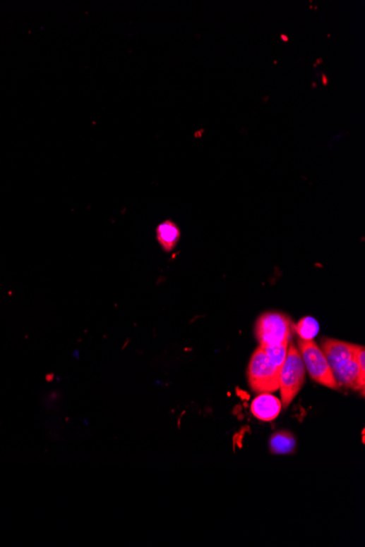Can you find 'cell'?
Instances as JSON below:
<instances>
[{
    "mask_svg": "<svg viewBox=\"0 0 365 547\" xmlns=\"http://www.w3.org/2000/svg\"><path fill=\"white\" fill-rule=\"evenodd\" d=\"M304 381V363H303L300 352L290 341L286 359L281 366L280 377H279V388H280L281 391L282 407H288L292 403L294 398L300 393Z\"/></svg>",
    "mask_w": 365,
    "mask_h": 547,
    "instance_id": "6da1fadb",
    "label": "cell"
},
{
    "mask_svg": "<svg viewBox=\"0 0 365 547\" xmlns=\"http://www.w3.org/2000/svg\"><path fill=\"white\" fill-rule=\"evenodd\" d=\"M280 368L273 365L264 349L255 350L247 367L249 387L257 393H271L279 389Z\"/></svg>",
    "mask_w": 365,
    "mask_h": 547,
    "instance_id": "7a4b0ae2",
    "label": "cell"
},
{
    "mask_svg": "<svg viewBox=\"0 0 365 547\" xmlns=\"http://www.w3.org/2000/svg\"><path fill=\"white\" fill-rule=\"evenodd\" d=\"M298 344L304 367L313 381L330 389H337L338 383L322 349L313 340L300 339Z\"/></svg>",
    "mask_w": 365,
    "mask_h": 547,
    "instance_id": "3957f363",
    "label": "cell"
},
{
    "mask_svg": "<svg viewBox=\"0 0 365 547\" xmlns=\"http://www.w3.org/2000/svg\"><path fill=\"white\" fill-rule=\"evenodd\" d=\"M292 321L281 312H265L255 324V337L261 345H273L291 340Z\"/></svg>",
    "mask_w": 365,
    "mask_h": 547,
    "instance_id": "277c9868",
    "label": "cell"
},
{
    "mask_svg": "<svg viewBox=\"0 0 365 547\" xmlns=\"http://www.w3.org/2000/svg\"><path fill=\"white\" fill-rule=\"evenodd\" d=\"M357 344L340 341L336 339H323L322 351L332 368L333 374H336L346 367L356 357Z\"/></svg>",
    "mask_w": 365,
    "mask_h": 547,
    "instance_id": "5b68a950",
    "label": "cell"
},
{
    "mask_svg": "<svg viewBox=\"0 0 365 547\" xmlns=\"http://www.w3.org/2000/svg\"><path fill=\"white\" fill-rule=\"evenodd\" d=\"M282 410L280 400L271 393H259L251 405L252 414L263 422H271L278 417Z\"/></svg>",
    "mask_w": 365,
    "mask_h": 547,
    "instance_id": "8992f818",
    "label": "cell"
},
{
    "mask_svg": "<svg viewBox=\"0 0 365 547\" xmlns=\"http://www.w3.org/2000/svg\"><path fill=\"white\" fill-rule=\"evenodd\" d=\"M157 238L164 252H172L181 238V231L172 221H164L157 226Z\"/></svg>",
    "mask_w": 365,
    "mask_h": 547,
    "instance_id": "52a82bcc",
    "label": "cell"
},
{
    "mask_svg": "<svg viewBox=\"0 0 365 547\" xmlns=\"http://www.w3.org/2000/svg\"><path fill=\"white\" fill-rule=\"evenodd\" d=\"M295 448V439L289 431H277L270 438V450L276 455L291 453Z\"/></svg>",
    "mask_w": 365,
    "mask_h": 547,
    "instance_id": "ba28073f",
    "label": "cell"
},
{
    "mask_svg": "<svg viewBox=\"0 0 365 547\" xmlns=\"http://www.w3.org/2000/svg\"><path fill=\"white\" fill-rule=\"evenodd\" d=\"M290 341L291 340H287V341L281 342V343L273 344V345H261V347L264 349L265 353L267 354L269 359L273 362V365L281 368L283 362L286 359Z\"/></svg>",
    "mask_w": 365,
    "mask_h": 547,
    "instance_id": "9c48e42d",
    "label": "cell"
},
{
    "mask_svg": "<svg viewBox=\"0 0 365 547\" xmlns=\"http://www.w3.org/2000/svg\"><path fill=\"white\" fill-rule=\"evenodd\" d=\"M295 332L301 340H313L318 333V322L312 317H304L294 326Z\"/></svg>",
    "mask_w": 365,
    "mask_h": 547,
    "instance_id": "30bf717a",
    "label": "cell"
},
{
    "mask_svg": "<svg viewBox=\"0 0 365 547\" xmlns=\"http://www.w3.org/2000/svg\"><path fill=\"white\" fill-rule=\"evenodd\" d=\"M357 364H358V383L361 395H364L365 388V350L362 345H358L356 351Z\"/></svg>",
    "mask_w": 365,
    "mask_h": 547,
    "instance_id": "8fae6325",
    "label": "cell"
}]
</instances>
